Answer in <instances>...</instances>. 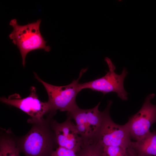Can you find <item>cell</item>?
I'll use <instances>...</instances> for the list:
<instances>
[{
  "label": "cell",
  "instance_id": "cell-1",
  "mask_svg": "<svg viewBox=\"0 0 156 156\" xmlns=\"http://www.w3.org/2000/svg\"><path fill=\"white\" fill-rule=\"evenodd\" d=\"M55 114H49L40 121L30 123L32 126L29 131L16 143L24 156H51L58 145L51 122Z\"/></svg>",
  "mask_w": 156,
  "mask_h": 156
},
{
  "label": "cell",
  "instance_id": "cell-2",
  "mask_svg": "<svg viewBox=\"0 0 156 156\" xmlns=\"http://www.w3.org/2000/svg\"><path fill=\"white\" fill-rule=\"evenodd\" d=\"M41 20L25 25H19L16 19H12L9 25L13 30L9 35L13 43L18 49L21 55L22 65L25 66V58L30 51L43 49L49 51L51 47L46 45L47 41L42 35L40 31Z\"/></svg>",
  "mask_w": 156,
  "mask_h": 156
},
{
  "label": "cell",
  "instance_id": "cell-3",
  "mask_svg": "<svg viewBox=\"0 0 156 156\" xmlns=\"http://www.w3.org/2000/svg\"><path fill=\"white\" fill-rule=\"evenodd\" d=\"M87 69L81 70L78 78L74 80L70 84L64 86H56L44 81L34 72L35 78L44 86L48 96L47 102L51 110L56 112L67 111L69 112L78 106L76 99L78 93L81 90L79 81Z\"/></svg>",
  "mask_w": 156,
  "mask_h": 156
},
{
  "label": "cell",
  "instance_id": "cell-4",
  "mask_svg": "<svg viewBox=\"0 0 156 156\" xmlns=\"http://www.w3.org/2000/svg\"><path fill=\"white\" fill-rule=\"evenodd\" d=\"M112 103L111 101L108 102L101 127L93 141L103 146H119L127 149L132 142L129 128L126 123L117 124L112 119L109 110Z\"/></svg>",
  "mask_w": 156,
  "mask_h": 156
},
{
  "label": "cell",
  "instance_id": "cell-5",
  "mask_svg": "<svg viewBox=\"0 0 156 156\" xmlns=\"http://www.w3.org/2000/svg\"><path fill=\"white\" fill-rule=\"evenodd\" d=\"M104 60L107 62L109 70L103 77L88 82L79 83L81 90L89 88L103 93L105 94L110 92H115L122 100H127L128 93L125 90L123 82L128 72L124 68L122 73L118 75L115 72L116 67L107 57Z\"/></svg>",
  "mask_w": 156,
  "mask_h": 156
},
{
  "label": "cell",
  "instance_id": "cell-6",
  "mask_svg": "<svg viewBox=\"0 0 156 156\" xmlns=\"http://www.w3.org/2000/svg\"><path fill=\"white\" fill-rule=\"evenodd\" d=\"M99 102L94 107L83 109L78 106L70 112L69 116L75 122L77 129L84 142L93 141L101 127L105 113L99 109Z\"/></svg>",
  "mask_w": 156,
  "mask_h": 156
},
{
  "label": "cell",
  "instance_id": "cell-7",
  "mask_svg": "<svg viewBox=\"0 0 156 156\" xmlns=\"http://www.w3.org/2000/svg\"><path fill=\"white\" fill-rule=\"evenodd\" d=\"M0 101L7 105L15 107L26 113L31 117L29 122L40 121L44 116L53 112L47 102H43L39 99L36 88L32 86L30 93L27 97L22 98L20 95L15 94L7 98L1 97Z\"/></svg>",
  "mask_w": 156,
  "mask_h": 156
},
{
  "label": "cell",
  "instance_id": "cell-8",
  "mask_svg": "<svg viewBox=\"0 0 156 156\" xmlns=\"http://www.w3.org/2000/svg\"><path fill=\"white\" fill-rule=\"evenodd\" d=\"M155 96L153 93L149 94L141 109L126 123L131 139L137 141L146 136L150 133V127L156 122V105L151 102Z\"/></svg>",
  "mask_w": 156,
  "mask_h": 156
},
{
  "label": "cell",
  "instance_id": "cell-9",
  "mask_svg": "<svg viewBox=\"0 0 156 156\" xmlns=\"http://www.w3.org/2000/svg\"><path fill=\"white\" fill-rule=\"evenodd\" d=\"M72 119L68 115L62 123L52 119L51 124L58 146L73 150L77 153L81 149L84 143Z\"/></svg>",
  "mask_w": 156,
  "mask_h": 156
},
{
  "label": "cell",
  "instance_id": "cell-10",
  "mask_svg": "<svg viewBox=\"0 0 156 156\" xmlns=\"http://www.w3.org/2000/svg\"><path fill=\"white\" fill-rule=\"evenodd\" d=\"M130 146L139 156H156V131L135 142Z\"/></svg>",
  "mask_w": 156,
  "mask_h": 156
},
{
  "label": "cell",
  "instance_id": "cell-11",
  "mask_svg": "<svg viewBox=\"0 0 156 156\" xmlns=\"http://www.w3.org/2000/svg\"><path fill=\"white\" fill-rule=\"evenodd\" d=\"M7 133L1 135L0 141V156H21L15 140Z\"/></svg>",
  "mask_w": 156,
  "mask_h": 156
},
{
  "label": "cell",
  "instance_id": "cell-12",
  "mask_svg": "<svg viewBox=\"0 0 156 156\" xmlns=\"http://www.w3.org/2000/svg\"><path fill=\"white\" fill-rule=\"evenodd\" d=\"M103 148L96 141L85 142L77 154L78 156H103Z\"/></svg>",
  "mask_w": 156,
  "mask_h": 156
},
{
  "label": "cell",
  "instance_id": "cell-13",
  "mask_svg": "<svg viewBox=\"0 0 156 156\" xmlns=\"http://www.w3.org/2000/svg\"><path fill=\"white\" fill-rule=\"evenodd\" d=\"M103 156H128L127 149L119 146H103Z\"/></svg>",
  "mask_w": 156,
  "mask_h": 156
},
{
  "label": "cell",
  "instance_id": "cell-14",
  "mask_svg": "<svg viewBox=\"0 0 156 156\" xmlns=\"http://www.w3.org/2000/svg\"><path fill=\"white\" fill-rule=\"evenodd\" d=\"M51 156H78L74 151L58 146L52 153Z\"/></svg>",
  "mask_w": 156,
  "mask_h": 156
},
{
  "label": "cell",
  "instance_id": "cell-15",
  "mask_svg": "<svg viewBox=\"0 0 156 156\" xmlns=\"http://www.w3.org/2000/svg\"><path fill=\"white\" fill-rule=\"evenodd\" d=\"M128 156H139L130 145L127 149Z\"/></svg>",
  "mask_w": 156,
  "mask_h": 156
}]
</instances>
